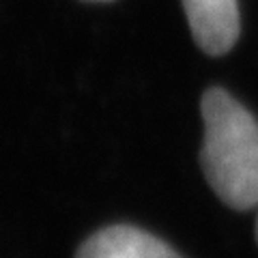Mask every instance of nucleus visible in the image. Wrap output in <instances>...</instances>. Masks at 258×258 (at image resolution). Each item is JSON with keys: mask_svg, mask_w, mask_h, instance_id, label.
I'll list each match as a JSON object with an SVG mask.
<instances>
[{"mask_svg": "<svg viewBox=\"0 0 258 258\" xmlns=\"http://www.w3.org/2000/svg\"><path fill=\"white\" fill-rule=\"evenodd\" d=\"M200 110L205 179L228 207L239 211L258 207V120L224 88H209Z\"/></svg>", "mask_w": 258, "mask_h": 258, "instance_id": "nucleus-1", "label": "nucleus"}, {"mask_svg": "<svg viewBox=\"0 0 258 258\" xmlns=\"http://www.w3.org/2000/svg\"><path fill=\"white\" fill-rule=\"evenodd\" d=\"M76 258H181L161 239L134 226H110L95 232L78 249Z\"/></svg>", "mask_w": 258, "mask_h": 258, "instance_id": "nucleus-3", "label": "nucleus"}, {"mask_svg": "<svg viewBox=\"0 0 258 258\" xmlns=\"http://www.w3.org/2000/svg\"><path fill=\"white\" fill-rule=\"evenodd\" d=\"M181 3L194 41L200 50L211 56L230 52L241 30L237 0H181Z\"/></svg>", "mask_w": 258, "mask_h": 258, "instance_id": "nucleus-2", "label": "nucleus"}, {"mask_svg": "<svg viewBox=\"0 0 258 258\" xmlns=\"http://www.w3.org/2000/svg\"><path fill=\"white\" fill-rule=\"evenodd\" d=\"M256 239H258V220H256Z\"/></svg>", "mask_w": 258, "mask_h": 258, "instance_id": "nucleus-4", "label": "nucleus"}]
</instances>
